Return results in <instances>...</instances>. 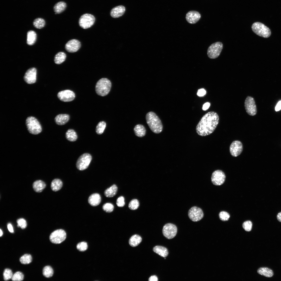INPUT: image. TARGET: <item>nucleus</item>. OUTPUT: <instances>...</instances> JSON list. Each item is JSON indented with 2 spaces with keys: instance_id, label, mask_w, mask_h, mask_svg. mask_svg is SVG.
Segmentation results:
<instances>
[{
  "instance_id": "obj_13",
  "label": "nucleus",
  "mask_w": 281,
  "mask_h": 281,
  "mask_svg": "<svg viewBox=\"0 0 281 281\" xmlns=\"http://www.w3.org/2000/svg\"><path fill=\"white\" fill-rule=\"evenodd\" d=\"M226 176L224 173L219 170H215L212 173L211 180L212 183L215 185L220 186L224 182Z\"/></svg>"
},
{
  "instance_id": "obj_25",
  "label": "nucleus",
  "mask_w": 281,
  "mask_h": 281,
  "mask_svg": "<svg viewBox=\"0 0 281 281\" xmlns=\"http://www.w3.org/2000/svg\"><path fill=\"white\" fill-rule=\"evenodd\" d=\"M117 190L118 188L116 185L113 184L106 189L104 191V194L106 197H111L116 194Z\"/></svg>"
},
{
  "instance_id": "obj_49",
  "label": "nucleus",
  "mask_w": 281,
  "mask_h": 281,
  "mask_svg": "<svg viewBox=\"0 0 281 281\" xmlns=\"http://www.w3.org/2000/svg\"><path fill=\"white\" fill-rule=\"evenodd\" d=\"M149 281H157L158 279L156 276H152L149 278Z\"/></svg>"
},
{
  "instance_id": "obj_6",
  "label": "nucleus",
  "mask_w": 281,
  "mask_h": 281,
  "mask_svg": "<svg viewBox=\"0 0 281 281\" xmlns=\"http://www.w3.org/2000/svg\"><path fill=\"white\" fill-rule=\"evenodd\" d=\"M92 156L89 153H85L78 158L76 163L77 169L80 170H84L87 168L92 160Z\"/></svg>"
},
{
  "instance_id": "obj_33",
  "label": "nucleus",
  "mask_w": 281,
  "mask_h": 281,
  "mask_svg": "<svg viewBox=\"0 0 281 281\" xmlns=\"http://www.w3.org/2000/svg\"><path fill=\"white\" fill-rule=\"evenodd\" d=\"M34 26L38 29H41L44 27L45 24V20L43 18H40L35 19L33 22Z\"/></svg>"
},
{
  "instance_id": "obj_37",
  "label": "nucleus",
  "mask_w": 281,
  "mask_h": 281,
  "mask_svg": "<svg viewBox=\"0 0 281 281\" xmlns=\"http://www.w3.org/2000/svg\"><path fill=\"white\" fill-rule=\"evenodd\" d=\"M139 203L137 199H133L129 202L128 207L131 210H135L137 209L139 207Z\"/></svg>"
},
{
  "instance_id": "obj_21",
  "label": "nucleus",
  "mask_w": 281,
  "mask_h": 281,
  "mask_svg": "<svg viewBox=\"0 0 281 281\" xmlns=\"http://www.w3.org/2000/svg\"><path fill=\"white\" fill-rule=\"evenodd\" d=\"M69 119V115L66 114H60L57 115L55 118L56 123L59 125H63L66 123Z\"/></svg>"
},
{
  "instance_id": "obj_3",
  "label": "nucleus",
  "mask_w": 281,
  "mask_h": 281,
  "mask_svg": "<svg viewBox=\"0 0 281 281\" xmlns=\"http://www.w3.org/2000/svg\"><path fill=\"white\" fill-rule=\"evenodd\" d=\"M111 87V81L106 78H102L97 83L95 90L96 93L99 95L104 96L107 95L110 92Z\"/></svg>"
},
{
  "instance_id": "obj_14",
  "label": "nucleus",
  "mask_w": 281,
  "mask_h": 281,
  "mask_svg": "<svg viewBox=\"0 0 281 281\" xmlns=\"http://www.w3.org/2000/svg\"><path fill=\"white\" fill-rule=\"evenodd\" d=\"M243 149L241 142L239 140H234L231 144L229 147V151L231 155L233 156L236 157L241 153Z\"/></svg>"
},
{
  "instance_id": "obj_47",
  "label": "nucleus",
  "mask_w": 281,
  "mask_h": 281,
  "mask_svg": "<svg viewBox=\"0 0 281 281\" xmlns=\"http://www.w3.org/2000/svg\"><path fill=\"white\" fill-rule=\"evenodd\" d=\"M210 105V103L209 102H206L203 105L202 109L203 110L205 111L207 110Z\"/></svg>"
},
{
  "instance_id": "obj_5",
  "label": "nucleus",
  "mask_w": 281,
  "mask_h": 281,
  "mask_svg": "<svg viewBox=\"0 0 281 281\" xmlns=\"http://www.w3.org/2000/svg\"><path fill=\"white\" fill-rule=\"evenodd\" d=\"M251 28L253 31L258 36L265 38L269 37L271 34L270 29L263 24L259 22L253 23Z\"/></svg>"
},
{
  "instance_id": "obj_30",
  "label": "nucleus",
  "mask_w": 281,
  "mask_h": 281,
  "mask_svg": "<svg viewBox=\"0 0 281 281\" xmlns=\"http://www.w3.org/2000/svg\"><path fill=\"white\" fill-rule=\"evenodd\" d=\"M142 241L141 237L138 235L135 234L133 235L130 238L129 243L131 246L135 247L138 246Z\"/></svg>"
},
{
  "instance_id": "obj_7",
  "label": "nucleus",
  "mask_w": 281,
  "mask_h": 281,
  "mask_svg": "<svg viewBox=\"0 0 281 281\" xmlns=\"http://www.w3.org/2000/svg\"><path fill=\"white\" fill-rule=\"evenodd\" d=\"M223 47V44L220 42H217L211 44L207 50V54L208 57L211 59L217 58L220 55Z\"/></svg>"
},
{
  "instance_id": "obj_19",
  "label": "nucleus",
  "mask_w": 281,
  "mask_h": 281,
  "mask_svg": "<svg viewBox=\"0 0 281 281\" xmlns=\"http://www.w3.org/2000/svg\"><path fill=\"white\" fill-rule=\"evenodd\" d=\"M125 11V7L123 5H119L113 8L110 12L111 16L114 18H117L122 16Z\"/></svg>"
},
{
  "instance_id": "obj_15",
  "label": "nucleus",
  "mask_w": 281,
  "mask_h": 281,
  "mask_svg": "<svg viewBox=\"0 0 281 281\" xmlns=\"http://www.w3.org/2000/svg\"><path fill=\"white\" fill-rule=\"evenodd\" d=\"M58 98L64 102H69L73 100L75 97V95L73 91L66 90L59 92L58 94Z\"/></svg>"
},
{
  "instance_id": "obj_31",
  "label": "nucleus",
  "mask_w": 281,
  "mask_h": 281,
  "mask_svg": "<svg viewBox=\"0 0 281 281\" xmlns=\"http://www.w3.org/2000/svg\"><path fill=\"white\" fill-rule=\"evenodd\" d=\"M63 183L62 181L59 179H55L52 182L51 187L52 190L56 191L60 190L62 187Z\"/></svg>"
},
{
  "instance_id": "obj_48",
  "label": "nucleus",
  "mask_w": 281,
  "mask_h": 281,
  "mask_svg": "<svg viewBox=\"0 0 281 281\" xmlns=\"http://www.w3.org/2000/svg\"><path fill=\"white\" fill-rule=\"evenodd\" d=\"M281 109V100L279 101L275 107V110L276 111H279Z\"/></svg>"
},
{
  "instance_id": "obj_18",
  "label": "nucleus",
  "mask_w": 281,
  "mask_h": 281,
  "mask_svg": "<svg viewBox=\"0 0 281 281\" xmlns=\"http://www.w3.org/2000/svg\"><path fill=\"white\" fill-rule=\"evenodd\" d=\"M201 15L199 12L195 11H190L186 14V18L187 22L189 23H196L200 20Z\"/></svg>"
},
{
  "instance_id": "obj_39",
  "label": "nucleus",
  "mask_w": 281,
  "mask_h": 281,
  "mask_svg": "<svg viewBox=\"0 0 281 281\" xmlns=\"http://www.w3.org/2000/svg\"><path fill=\"white\" fill-rule=\"evenodd\" d=\"M24 278L23 273L20 271H17L13 274L11 279L14 281H21Z\"/></svg>"
},
{
  "instance_id": "obj_51",
  "label": "nucleus",
  "mask_w": 281,
  "mask_h": 281,
  "mask_svg": "<svg viewBox=\"0 0 281 281\" xmlns=\"http://www.w3.org/2000/svg\"><path fill=\"white\" fill-rule=\"evenodd\" d=\"M277 220L280 222H281V212L279 213L277 215Z\"/></svg>"
},
{
  "instance_id": "obj_20",
  "label": "nucleus",
  "mask_w": 281,
  "mask_h": 281,
  "mask_svg": "<svg viewBox=\"0 0 281 281\" xmlns=\"http://www.w3.org/2000/svg\"><path fill=\"white\" fill-rule=\"evenodd\" d=\"M101 200V197L98 193L92 194L89 197L88 201L89 204L93 206H97L99 204Z\"/></svg>"
},
{
  "instance_id": "obj_29",
  "label": "nucleus",
  "mask_w": 281,
  "mask_h": 281,
  "mask_svg": "<svg viewBox=\"0 0 281 281\" xmlns=\"http://www.w3.org/2000/svg\"><path fill=\"white\" fill-rule=\"evenodd\" d=\"M65 136L66 139L71 142L75 141L78 138L76 132L72 129L68 130L66 133Z\"/></svg>"
},
{
  "instance_id": "obj_11",
  "label": "nucleus",
  "mask_w": 281,
  "mask_h": 281,
  "mask_svg": "<svg viewBox=\"0 0 281 281\" xmlns=\"http://www.w3.org/2000/svg\"><path fill=\"white\" fill-rule=\"evenodd\" d=\"M188 215L189 219L192 221L197 222L203 217L204 214L202 209L196 207H192L188 211Z\"/></svg>"
},
{
  "instance_id": "obj_50",
  "label": "nucleus",
  "mask_w": 281,
  "mask_h": 281,
  "mask_svg": "<svg viewBox=\"0 0 281 281\" xmlns=\"http://www.w3.org/2000/svg\"><path fill=\"white\" fill-rule=\"evenodd\" d=\"M7 228L9 231L12 233L14 232L13 227L10 223H9L7 225Z\"/></svg>"
},
{
  "instance_id": "obj_43",
  "label": "nucleus",
  "mask_w": 281,
  "mask_h": 281,
  "mask_svg": "<svg viewBox=\"0 0 281 281\" xmlns=\"http://www.w3.org/2000/svg\"><path fill=\"white\" fill-rule=\"evenodd\" d=\"M88 245L87 243L85 242H80L77 245V248L79 251H84L87 248Z\"/></svg>"
},
{
  "instance_id": "obj_52",
  "label": "nucleus",
  "mask_w": 281,
  "mask_h": 281,
  "mask_svg": "<svg viewBox=\"0 0 281 281\" xmlns=\"http://www.w3.org/2000/svg\"><path fill=\"white\" fill-rule=\"evenodd\" d=\"M0 237H1L2 236V235H3V233L2 231V230L1 229H0Z\"/></svg>"
},
{
  "instance_id": "obj_24",
  "label": "nucleus",
  "mask_w": 281,
  "mask_h": 281,
  "mask_svg": "<svg viewBox=\"0 0 281 281\" xmlns=\"http://www.w3.org/2000/svg\"><path fill=\"white\" fill-rule=\"evenodd\" d=\"M134 131L136 135L139 137H142L146 134V129L141 124L136 125L134 128Z\"/></svg>"
},
{
  "instance_id": "obj_34",
  "label": "nucleus",
  "mask_w": 281,
  "mask_h": 281,
  "mask_svg": "<svg viewBox=\"0 0 281 281\" xmlns=\"http://www.w3.org/2000/svg\"><path fill=\"white\" fill-rule=\"evenodd\" d=\"M43 275L46 278H50L53 275L54 271L52 268L50 266H47L44 267L42 271Z\"/></svg>"
},
{
  "instance_id": "obj_23",
  "label": "nucleus",
  "mask_w": 281,
  "mask_h": 281,
  "mask_svg": "<svg viewBox=\"0 0 281 281\" xmlns=\"http://www.w3.org/2000/svg\"><path fill=\"white\" fill-rule=\"evenodd\" d=\"M33 188L34 191L37 192H42L45 188L46 184L44 182L41 180H38L33 183Z\"/></svg>"
},
{
  "instance_id": "obj_45",
  "label": "nucleus",
  "mask_w": 281,
  "mask_h": 281,
  "mask_svg": "<svg viewBox=\"0 0 281 281\" xmlns=\"http://www.w3.org/2000/svg\"><path fill=\"white\" fill-rule=\"evenodd\" d=\"M116 204L119 207H122L124 206L125 205L124 197L122 196L118 197L117 200Z\"/></svg>"
},
{
  "instance_id": "obj_8",
  "label": "nucleus",
  "mask_w": 281,
  "mask_h": 281,
  "mask_svg": "<svg viewBox=\"0 0 281 281\" xmlns=\"http://www.w3.org/2000/svg\"><path fill=\"white\" fill-rule=\"evenodd\" d=\"M95 20L94 17L92 15L85 14L82 15L79 19L80 26L84 29H88L94 24Z\"/></svg>"
},
{
  "instance_id": "obj_40",
  "label": "nucleus",
  "mask_w": 281,
  "mask_h": 281,
  "mask_svg": "<svg viewBox=\"0 0 281 281\" xmlns=\"http://www.w3.org/2000/svg\"><path fill=\"white\" fill-rule=\"evenodd\" d=\"M103 209L107 213H110L113 211L114 208L113 205L111 203H107L103 206Z\"/></svg>"
},
{
  "instance_id": "obj_12",
  "label": "nucleus",
  "mask_w": 281,
  "mask_h": 281,
  "mask_svg": "<svg viewBox=\"0 0 281 281\" xmlns=\"http://www.w3.org/2000/svg\"><path fill=\"white\" fill-rule=\"evenodd\" d=\"M177 232V228L176 226L171 223L165 224L162 229L164 236L168 239L174 238L176 236Z\"/></svg>"
},
{
  "instance_id": "obj_46",
  "label": "nucleus",
  "mask_w": 281,
  "mask_h": 281,
  "mask_svg": "<svg viewBox=\"0 0 281 281\" xmlns=\"http://www.w3.org/2000/svg\"><path fill=\"white\" fill-rule=\"evenodd\" d=\"M206 91L203 88L199 89L197 92V95L200 97H202L205 95L206 93Z\"/></svg>"
},
{
  "instance_id": "obj_2",
  "label": "nucleus",
  "mask_w": 281,
  "mask_h": 281,
  "mask_svg": "<svg viewBox=\"0 0 281 281\" xmlns=\"http://www.w3.org/2000/svg\"><path fill=\"white\" fill-rule=\"evenodd\" d=\"M146 123L150 130L154 133H159L163 130V125L160 119L154 112H150L146 116Z\"/></svg>"
},
{
  "instance_id": "obj_44",
  "label": "nucleus",
  "mask_w": 281,
  "mask_h": 281,
  "mask_svg": "<svg viewBox=\"0 0 281 281\" xmlns=\"http://www.w3.org/2000/svg\"><path fill=\"white\" fill-rule=\"evenodd\" d=\"M17 226L18 227H20L22 229H24L26 228L27 226V223L25 220L23 218H20L17 220Z\"/></svg>"
},
{
  "instance_id": "obj_4",
  "label": "nucleus",
  "mask_w": 281,
  "mask_h": 281,
  "mask_svg": "<svg viewBox=\"0 0 281 281\" xmlns=\"http://www.w3.org/2000/svg\"><path fill=\"white\" fill-rule=\"evenodd\" d=\"M26 125L29 132L33 135H37L42 131V127L40 123L34 117H28L26 120Z\"/></svg>"
},
{
  "instance_id": "obj_28",
  "label": "nucleus",
  "mask_w": 281,
  "mask_h": 281,
  "mask_svg": "<svg viewBox=\"0 0 281 281\" xmlns=\"http://www.w3.org/2000/svg\"><path fill=\"white\" fill-rule=\"evenodd\" d=\"M257 272L260 275L267 277H271L273 275L272 270L266 267L259 268Z\"/></svg>"
},
{
  "instance_id": "obj_10",
  "label": "nucleus",
  "mask_w": 281,
  "mask_h": 281,
  "mask_svg": "<svg viewBox=\"0 0 281 281\" xmlns=\"http://www.w3.org/2000/svg\"><path fill=\"white\" fill-rule=\"evenodd\" d=\"M245 107L246 112L249 115L254 116L257 113L255 101L252 97L247 96L245 101Z\"/></svg>"
},
{
  "instance_id": "obj_26",
  "label": "nucleus",
  "mask_w": 281,
  "mask_h": 281,
  "mask_svg": "<svg viewBox=\"0 0 281 281\" xmlns=\"http://www.w3.org/2000/svg\"><path fill=\"white\" fill-rule=\"evenodd\" d=\"M66 3L64 2L60 1L56 3L53 9L55 14H59L63 12L66 7Z\"/></svg>"
},
{
  "instance_id": "obj_41",
  "label": "nucleus",
  "mask_w": 281,
  "mask_h": 281,
  "mask_svg": "<svg viewBox=\"0 0 281 281\" xmlns=\"http://www.w3.org/2000/svg\"><path fill=\"white\" fill-rule=\"evenodd\" d=\"M220 219L223 221L228 220L230 217L229 214L226 212L222 211L219 214Z\"/></svg>"
},
{
  "instance_id": "obj_16",
  "label": "nucleus",
  "mask_w": 281,
  "mask_h": 281,
  "mask_svg": "<svg viewBox=\"0 0 281 281\" xmlns=\"http://www.w3.org/2000/svg\"><path fill=\"white\" fill-rule=\"evenodd\" d=\"M37 70L34 67L28 69L25 73L24 79L25 82L29 84L35 83L36 81Z\"/></svg>"
},
{
  "instance_id": "obj_22",
  "label": "nucleus",
  "mask_w": 281,
  "mask_h": 281,
  "mask_svg": "<svg viewBox=\"0 0 281 281\" xmlns=\"http://www.w3.org/2000/svg\"><path fill=\"white\" fill-rule=\"evenodd\" d=\"M153 251L155 252L163 257H167L168 254V252L167 249L161 246H155L153 248Z\"/></svg>"
},
{
  "instance_id": "obj_42",
  "label": "nucleus",
  "mask_w": 281,
  "mask_h": 281,
  "mask_svg": "<svg viewBox=\"0 0 281 281\" xmlns=\"http://www.w3.org/2000/svg\"><path fill=\"white\" fill-rule=\"evenodd\" d=\"M252 222L248 220L245 221L242 224V227L246 231L249 232L252 229Z\"/></svg>"
},
{
  "instance_id": "obj_9",
  "label": "nucleus",
  "mask_w": 281,
  "mask_h": 281,
  "mask_svg": "<svg viewBox=\"0 0 281 281\" xmlns=\"http://www.w3.org/2000/svg\"><path fill=\"white\" fill-rule=\"evenodd\" d=\"M66 232L62 229L56 230L50 234L49 239L52 243L59 244L62 242L66 239Z\"/></svg>"
},
{
  "instance_id": "obj_27",
  "label": "nucleus",
  "mask_w": 281,
  "mask_h": 281,
  "mask_svg": "<svg viewBox=\"0 0 281 281\" xmlns=\"http://www.w3.org/2000/svg\"><path fill=\"white\" fill-rule=\"evenodd\" d=\"M37 38V35L34 31L30 30L27 33V42L29 45H33L35 42Z\"/></svg>"
},
{
  "instance_id": "obj_32",
  "label": "nucleus",
  "mask_w": 281,
  "mask_h": 281,
  "mask_svg": "<svg viewBox=\"0 0 281 281\" xmlns=\"http://www.w3.org/2000/svg\"><path fill=\"white\" fill-rule=\"evenodd\" d=\"M66 55L62 52L58 53L55 56L54 61L55 63L60 64L63 62L65 60Z\"/></svg>"
},
{
  "instance_id": "obj_1",
  "label": "nucleus",
  "mask_w": 281,
  "mask_h": 281,
  "mask_svg": "<svg viewBox=\"0 0 281 281\" xmlns=\"http://www.w3.org/2000/svg\"><path fill=\"white\" fill-rule=\"evenodd\" d=\"M219 119V115L216 112H207L202 117L197 124L196 128L197 133L202 136L211 134L216 128Z\"/></svg>"
},
{
  "instance_id": "obj_36",
  "label": "nucleus",
  "mask_w": 281,
  "mask_h": 281,
  "mask_svg": "<svg viewBox=\"0 0 281 281\" xmlns=\"http://www.w3.org/2000/svg\"><path fill=\"white\" fill-rule=\"evenodd\" d=\"M106 126V123L105 122L102 121L99 122L96 128V132L99 135L103 133Z\"/></svg>"
},
{
  "instance_id": "obj_38",
  "label": "nucleus",
  "mask_w": 281,
  "mask_h": 281,
  "mask_svg": "<svg viewBox=\"0 0 281 281\" xmlns=\"http://www.w3.org/2000/svg\"><path fill=\"white\" fill-rule=\"evenodd\" d=\"M13 274L11 270L9 269H5L3 272V276L5 280H8L12 278Z\"/></svg>"
},
{
  "instance_id": "obj_35",
  "label": "nucleus",
  "mask_w": 281,
  "mask_h": 281,
  "mask_svg": "<svg viewBox=\"0 0 281 281\" xmlns=\"http://www.w3.org/2000/svg\"><path fill=\"white\" fill-rule=\"evenodd\" d=\"M32 260L31 255L29 254H26L21 257L20 259V262L23 264H28L30 263Z\"/></svg>"
},
{
  "instance_id": "obj_17",
  "label": "nucleus",
  "mask_w": 281,
  "mask_h": 281,
  "mask_svg": "<svg viewBox=\"0 0 281 281\" xmlns=\"http://www.w3.org/2000/svg\"><path fill=\"white\" fill-rule=\"evenodd\" d=\"M81 46V43L78 40L72 39L66 44L65 48L68 52L74 53L80 49Z\"/></svg>"
}]
</instances>
